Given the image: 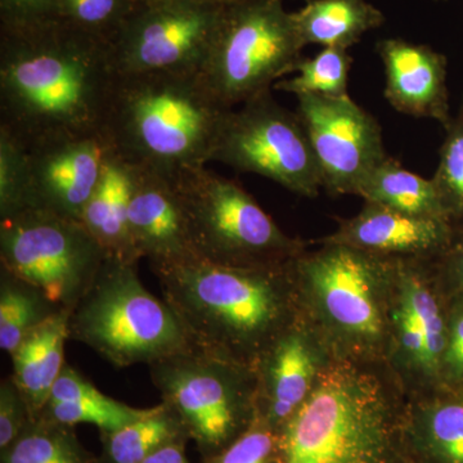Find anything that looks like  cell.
I'll use <instances>...</instances> for the list:
<instances>
[{"label": "cell", "instance_id": "cell-7", "mask_svg": "<svg viewBox=\"0 0 463 463\" xmlns=\"http://www.w3.org/2000/svg\"><path fill=\"white\" fill-rule=\"evenodd\" d=\"M194 255L228 267L288 264L309 249L288 236L240 183L206 166L183 169L173 178Z\"/></svg>", "mask_w": 463, "mask_h": 463}, {"label": "cell", "instance_id": "cell-1", "mask_svg": "<svg viewBox=\"0 0 463 463\" xmlns=\"http://www.w3.org/2000/svg\"><path fill=\"white\" fill-rule=\"evenodd\" d=\"M118 78L111 42L63 18L0 32V128L25 147L103 133Z\"/></svg>", "mask_w": 463, "mask_h": 463}, {"label": "cell", "instance_id": "cell-22", "mask_svg": "<svg viewBox=\"0 0 463 463\" xmlns=\"http://www.w3.org/2000/svg\"><path fill=\"white\" fill-rule=\"evenodd\" d=\"M70 312L61 310L33 330L12 354L11 374L29 405L33 419L44 410L65 365Z\"/></svg>", "mask_w": 463, "mask_h": 463}, {"label": "cell", "instance_id": "cell-5", "mask_svg": "<svg viewBox=\"0 0 463 463\" xmlns=\"http://www.w3.org/2000/svg\"><path fill=\"white\" fill-rule=\"evenodd\" d=\"M228 109L199 72L118 75L103 132L128 163L173 179L210 163Z\"/></svg>", "mask_w": 463, "mask_h": 463}, {"label": "cell", "instance_id": "cell-2", "mask_svg": "<svg viewBox=\"0 0 463 463\" xmlns=\"http://www.w3.org/2000/svg\"><path fill=\"white\" fill-rule=\"evenodd\" d=\"M291 261L242 268L190 258L149 267L194 349L255 368L298 316Z\"/></svg>", "mask_w": 463, "mask_h": 463}, {"label": "cell", "instance_id": "cell-29", "mask_svg": "<svg viewBox=\"0 0 463 463\" xmlns=\"http://www.w3.org/2000/svg\"><path fill=\"white\" fill-rule=\"evenodd\" d=\"M353 58L347 50L323 48L315 57H301L295 66L297 76L281 79L273 90L298 96L345 97Z\"/></svg>", "mask_w": 463, "mask_h": 463}, {"label": "cell", "instance_id": "cell-39", "mask_svg": "<svg viewBox=\"0 0 463 463\" xmlns=\"http://www.w3.org/2000/svg\"><path fill=\"white\" fill-rule=\"evenodd\" d=\"M199 2L221 3V5H230V3L239 2V0H199Z\"/></svg>", "mask_w": 463, "mask_h": 463}, {"label": "cell", "instance_id": "cell-12", "mask_svg": "<svg viewBox=\"0 0 463 463\" xmlns=\"http://www.w3.org/2000/svg\"><path fill=\"white\" fill-rule=\"evenodd\" d=\"M434 261L397 259L386 368L407 398L441 388L449 297Z\"/></svg>", "mask_w": 463, "mask_h": 463}, {"label": "cell", "instance_id": "cell-30", "mask_svg": "<svg viewBox=\"0 0 463 463\" xmlns=\"http://www.w3.org/2000/svg\"><path fill=\"white\" fill-rule=\"evenodd\" d=\"M446 138L439 151L437 172L432 176L448 216L463 223V99L458 111L444 128Z\"/></svg>", "mask_w": 463, "mask_h": 463}, {"label": "cell", "instance_id": "cell-3", "mask_svg": "<svg viewBox=\"0 0 463 463\" xmlns=\"http://www.w3.org/2000/svg\"><path fill=\"white\" fill-rule=\"evenodd\" d=\"M405 405L386 365L332 361L277 432V461L407 463Z\"/></svg>", "mask_w": 463, "mask_h": 463}, {"label": "cell", "instance_id": "cell-21", "mask_svg": "<svg viewBox=\"0 0 463 463\" xmlns=\"http://www.w3.org/2000/svg\"><path fill=\"white\" fill-rule=\"evenodd\" d=\"M136 166L111 149L102 175L85 206L81 223L85 225L109 258L138 264L129 230V207L132 201Z\"/></svg>", "mask_w": 463, "mask_h": 463}, {"label": "cell", "instance_id": "cell-37", "mask_svg": "<svg viewBox=\"0 0 463 463\" xmlns=\"http://www.w3.org/2000/svg\"><path fill=\"white\" fill-rule=\"evenodd\" d=\"M434 263L448 297L463 298V223L457 225L452 242Z\"/></svg>", "mask_w": 463, "mask_h": 463}, {"label": "cell", "instance_id": "cell-33", "mask_svg": "<svg viewBox=\"0 0 463 463\" xmlns=\"http://www.w3.org/2000/svg\"><path fill=\"white\" fill-rule=\"evenodd\" d=\"M200 463H279L277 435L259 417L236 441Z\"/></svg>", "mask_w": 463, "mask_h": 463}, {"label": "cell", "instance_id": "cell-40", "mask_svg": "<svg viewBox=\"0 0 463 463\" xmlns=\"http://www.w3.org/2000/svg\"><path fill=\"white\" fill-rule=\"evenodd\" d=\"M407 463H420V462L413 461V459L408 458Z\"/></svg>", "mask_w": 463, "mask_h": 463}, {"label": "cell", "instance_id": "cell-34", "mask_svg": "<svg viewBox=\"0 0 463 463\" xmlns=\"http://www.w3.org/2000/svg\"><path fill=\"white\" fill-rule=\"evenodd\" d=\"M57 0H0V32H16L60 20Z\"/></svg>", "mask_w": 463, "mask_h": 463}, {"label": "cell", "instance_id": "cell-13", "mask_svg": "<svg viewBox=\"0 0 463 463\" xmlns=\"http://www.w3.org/2000/svg\"><path fill=\"white\" fill-rule=\"evenodd\" d=\"M227 5L139 0L111 41L118 75L200 72Z\"/></svg>", "mask_w": 463, "mask_h": 463}, {"label": "cell", "instance_id": "cell-35", "mask_svg": "<svg viewBox=\"0 0 463 463\" xmlns=\"http://www.w3.org/2000/svg\"><path fill=\"white\" fill-rule=\"evenodd\" d=\"M441 386L463 392V298H449L448 334L443 364Z\"/></svg>", "mask_w": 463, "mask_h": 463}, {"label": "cell", "instance_id": "cell-17", "mask_svg": "<svg viewBox=\"0 0 463 463\" xmlns=\"http://www.w3.org/2000/svg\"><path fill=\"white\" fill-rule=\"evenodd\" d=\"M456 228L446 219L364 203L358 214L340 219L337 230L316 243H339L386 258L437 260L452 242Z\"/></svg>", "mask_w": 463, "mask_h": 463}, {"label": "cell", "instance_id": "cell-18", "mask_svg": "<svg viewBox=\"0 0 463 463\" xmlns=\"http://www.w3.org/2000/svg\"><path fill=\"white\" fill-rule=\"evenodd\" d=\"M385 70V99L401 114L449 124L447 58L430 45L389 38L377 43Z\"/></svg>", "mask_w": 463, "mask_h": 463}, {"label": "cell", "instance_id": "cell-4", "mask_svg": "<svg viewBox=\"0 0 463 463\" xmlns=\"http://www.w3.org/2000/svg\"><path fill=\"white\" fill-rule=\"evenodd\" d=\"M317 245L291 261L298 315L335 361L386 365L397 259L339 243Z\"/></svg>", "mask_w": 463, "mask_h": 463}, {"label": "cell", "instance_id": "cell-11", "mask_svg": "<svg viewBox=\"0 0 463 463\" xmlns=\"http://www.w3.org/2000/svg\"><path fill=\"white\" fill-rule=\"evenodd\" d=\"M210 161L258 174L301 197L315 199L323 188L300 116L279 105L272 90L225 112Z\"/></svg>", "mask_w": 463, "mask_h": 463}, {"label": "cell", "instance_id": "cell-8", "mask_svg": "<svg viewBox=\"0 0 463 463\" xmlns=\"http://www.w3.org/2000/svg\"><path fill=\"white\" fill-rule=\"evenodd\" d=\"M304 48L283 0H239L225 5L199 75L219 105L236 109L294 72Z\"/></svg>", "mask_w": 463, "mask_h": 463}, {"label": "cell", "instance_id": "cell-38", "mask_svg": "<svg viewBox=\"0 0 463 463\" xmlns=\"http://www.w3.org/2000/svg\"><path fill=\"white\" fill-rule=\"evenodd\" d=\"M188 440L175 441L160 448L154 455L147 457L142 463H190L185 456Z\"/></svg>", "mask_w": 463, "mask_h": 463}, {"label": "cell", "instance_id": "cell-36", "mask_svg": "<svg viewBox=\"0 0 463 463\" xmlns=\"http://www.w3.org/2000/svg\"><path fill=\"white\" fill-rule=\"evenodd\" d=\"M25 398L12 376L0 383V452L7 449L32 422Z\"/></svg>", "mask_w": 463, "mask_h": 463}, {"label": "cell", "instance_id": "cell-19", "mask_svg": "<svg viewBox=\"0 0 463 463\" xmlns=\"http://www.w3.org/2000/svg\"><path fill=\"white\" fill-rule=\"evenodd\" d=\"M129 230L137 254L149 265L197 258L173 179L165 175L136 166Z\"/></svg>", "mask_w": 463, "mask_h": 463}, {"label": "cell", "instance_id": "cell-31", "mask_svg": "<svg viewBox=\"0 0 463 463\" xmlns=\"http://www.w3.org/2000/svg\"><path fill=\"white\" fill-rule=\"evenodd\" d=\"M32 209L29 152L0 128V219Z\"/></svg>", "mask_w": 463, "mask_h": 463}, {"label": "cell", "instance_id": "cell-24", "mask_svg": "<svg viewBox=\"0 0 463 463\" xmlns=\"http://www.w3.org/2000/svg\"><path fill=\"white\" fill-rule=\"evenodd\" d=\"M292 17L304 47L341 50H349L385 23L383 12L368 0H307Z\"/></svg>", "mask_w": 463, "mask_h": 463}, {"label": "cell", "instance_id": "cell-28", "mask_svg": "<svg viewBox=\"0 0 463 463\" xmlns=\"http://www.w3.org/2000/svg\"><path fill=\"white\" fill-rule=\"evenodd\" d=\"M61 312L38 288L2 269L0 347L12 355L33 330Z\"/></svg>", "mask_w": 463, "mask_h": 463}, {"label": "cell", "instance_id": "cell-16", "mask_svg": "<svg viewBox=\"0 0 463 463\" xmlns=\"http://www.w3.org/2000/svg\"><path fill=\"white\" fill-rule=\"evenodd\" d=\"M26 148L32 209L81 222L112 149L105 132L58 137Z\"/></svg>", "mask_w": 463, "mask_h": 463}, {"label": "cell", "instance_id": "cell-9", "mask_svg": "<svg viewBox=\"0 0 463 463\" xmlns=\"http://www.w3.org/2000/svg\"><path fill=\"white\" fill-rule=\"evenodd\" d=\"M148 367L161 401L181 420L201 458L230 447L257 420L255 368L196 349Z\"/></svg>", "mask_w": 463, "mask_h": 463}, {"label": "cell", "instance_id": "cell-32", "mask_svg": "<svg viewBox=\"0 0 463 463\" xmlns=\"http://www.w3.org/2000/svg\"><path fill=\"white\" fill-rule=\"evenodd\" d=\"M61 17L111 42L139 0H57Z\"/></svg>", "mask_w": 463, "mask_h": 463}, {"label": "cell", "instance_id": "cell-25", "mask_svg": "<svg viewBox=\"0 0 463 463\" xmlns=\"http://www.w3.org/2000/svg\"><path fill=\"white\" fill-rule=\"evenodd\" d=\"M355 196L405 214L450 221L432 179L404 169L389 156L365 176Z\"/></svg>", "mask_w": 463, "mask_h": 463}, {"label": "cell", "instance_id": "cell-23", "mask_svg": "<svg viewBox=\"0 0 463 463\" xmlns=\"http://www.w3.org/2000/svg\"><path fill=\"white\" fill-rule=\"evenodd\" d=\"M152 411L154 407H130L108 397L83 374L65 364L39 416L74 428L88 423L99 428V432H111L138 421Z\"/></svg>", "mask_w": 463, "mask_h": 463}, {"label": "cell", "instance_id": "cell-14", "mask_svg": "<svg viewBox=\"0 0 463 463\" xmlns=\"http://www.w3.org/2000/svg\"><path fill=\"white\" fill-rule=\"evenodd\" d=\"M297 99L323 190L355 196L365 176L388 157L379 121L350 96Z\"/></svg>", "mask_w": 463, "mask_h": 463}, {"label": "cell", "instance_id": "cell-26", "mask_svg": "<svg viewBox=\"0 0 463 463\" xmlns=\"http://www.w3.org/2000/svg\"><path fill=\"white\" fill-rule=\"evenodd\" d=\"M99 434L102 452L97 463H142L167 444L190 441L181 420L163 402L138 421Z\"/></svg>", "mask_w": 463, "mask_h": 463}, {"label": "cell", "instance_id": "cell-42", "mask_svg": "<svg viewBox=\"0 0 463 463\" xmlns=\"http://www.w3.org/2000/svg\"><path fill=\"white\" fill-rule=\"evenodd\" d=\"M283 2H285V0H283Z\"/></svg>", "mask_w": 463, "mask_h": 463}, {"label": "cell", "instance_id": "cell-20", "mask_svg": "<svg viewBox=\"0 0 463 463\" xmlns=\"http://www.w3.org/2000/svg\"><path fill=\"white\" fill-rule=\"evenodd\" d=\"M408 455L420 463H463V392L432 390L407 398Z\"/></svg>", "mask_w": 463, "mask_h": 463}, {"label": "cell", "instance_id": "cell-41", "mask_svg": "<svg viewBox=\"0 0 463 463\" xmlns=\"http://www.w3.org/2000/svg\"><path fill=\"white\" fill-rule=\"evenodd\" d=\"M435 2H443V0H435Z\"/></svg>", "mask_w": 463, "mask_h": 463}, {"label": "cell", "instance_id": "cell-27", "mask_svg": "<svg viewBox=\"0 0 463 463\" xmlns=\"http://www.w3.org/2000/svg\"><path fill=\"white\" fill-rule=\"evenodd\" d=\"M0 463H97V457L85 449L74 426L39 416L0 452Z\"/></svg>", "mask_w": 463, "mask_h": 463}, {"label": "cell", "instance_id": "cell-6", "mask_svg": "<svg viewBox=\"0 0 463 463\" xmlns=\"http://www.w3.org/2000/svg\"><path fill=\"white\" fill-rule=\"evenodd\" d=\"M137 265L108 257L70 312V340L116 368L149 365L194 349L172 307L143 285Z\"/></svg>", "mask_w": 463, "mask_h": 463}, {"label": "cell", "instance_id": "cell-10", "mask_svg": "<svg viewBox=\"0 0 463 463\" xmlns=\"http://www.w3.org/2000/svg\"><path fill=\"white\" fill-rule=\"evenodd\" d=\"M108 259L80 221L42 209L0 219L2 269L71 312Z\"/></svg>", "mask_w": 463, "mask_h": 463}, {"label": "cell", "instance_id": "cell-15", "mask_svg": "<svg viewBox=\"0 0 463 463\" xmlns=\"http://www.w3.org/2000/svg\"><path fill=\"white\" fill-rule=\"evenodd\" d=\"M332 361L321 337L298 315L255 367L259 419L277 434L312 394Z\"/></svg>", "mask_w": 463, "mask_h": 463}]
</instances>
